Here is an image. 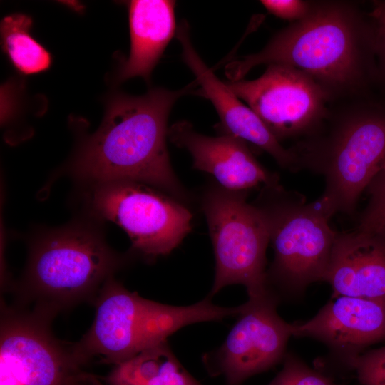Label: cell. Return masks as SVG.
Masks as SVG:
<instances>
[{"label": "cell", "instance_id": "10", "mask_svg": "<svg viewBox=\"0 0 385 385\" xmlns=\"http://www.w3.org/2000/svg\"><path fill=\"white\" fill-rule=\"evenodd\" d=\"M281 143L304 138L320 126L331 100L310 76L291 66L271 64L254 80L225 82Z\"/></svg>", "mask_w": 385, "mask_h": 385}, {"label": "cell", "instance_id": "17", "mask_svg": "<svg viewBox=\"0 0 385 385\" xmlns=\"http://www.w3.org/2000/svg\"><path fill=\"white\" fill-rule=\"evenodd\" d=\"M106 385H202L180 363L167 341L114 366Z\"/></svg>", "mask_w": 385, "mask_h": 385}, {"label": "cell", "instance_id": "4", "mask_svg": "<svg viewBox=\"0 0 385 385\" xmlns=\"http://www.w3.org/2000/svg\"><path fill=\"white\" fill-rule=\"evenodd\" d=\"M93 304V322L82 338L71 343L73 354L84 367L98 363L118 364L167 341L180 329L195 323L239 316L243 304L234 307L213 304L208 296L189 306H172L130 292L113 277L103 285Z\"/></svg>", "mask_w": 385, "mask_h": 385}, {"label": "cell", "instance_id": "13", "mask_svg": "<svg viewBox=\"0 0 385 385\" xmlns=\"http://www.w3.org/2000/svg\"><path fill=\"white\" fill-rule=\"evenodd\" d=\"M175 36L182 46V58L195 76L197 94L209 99L220 119L223 134L250 143L271 155L283 169L297 172L294 154L274 136L257 114L221 81L193 47L187 22L178 27Z\"/></svg>", "mask_w": 385, "mask_h": 385}, {"label": "cell", "instance_id": "18", "mask_svg": "<svg viewBox=\"0 0 385 385\" xmlns=\"http://www.w3.org/2000/svg\"><path fill=\"white\" fill-rule=\"evenodd\" d=\"M32 19L24 14L6 16L1 22L4 52L13 66L24 74L48 70L51 63L49 52L30 34Z\"/></svg>", "mask_w": 385, "mask_h": 385}, {"label": "cell", "instance_id": "15", "mask_svg": "<svg viewBox=\"0 0 385 385\" xmlns=\"http://www.w3.org/2000/svg\"><path fill=\"white\" fill-rule=\"evenodd\" d=\"M324 282L331 298L385 302V239L357 230L338 232Z\"/></svg>", "mask_w": 385, "mask_h": 385}, {"label": "cell", "instance_id": "6", "mask_svg": "<svg viewBox=\"0 0 385 385\" xmlns=\"http://www.w3.org/2000/svg\"><path fill=\"white\" fill-rule=\"evenodd\" d=\"M255 204L266 217L274 249L268 287L280 298H295L311 284L324 282L338 232L319 198L307 202L303 195L282 185L264 186Z\"/></svg>", "mask_w": 385, "mask_h": 385}, {"label": "cell", "instance_id": "21", "mask_svg": "<svg viewBox=\"0 0 385 385\" xmlns=\"http://www.w3.org/2000/svg\"><path fill=\"white\" fill-rule=\"evenodd\" d=\"M351 369L361 385H385V346L361 354Z\"/></svg>", "mask_w": 385, "mask_h": 385}, {"label": "cell", "instance_id": "24", "mask_svg": "<svg viewBox=\"0 0 385 385\" xmlns=\"http://www.w3.org/2000/svg\"><path fill=\"white\" fill-rule=\"evenodd\" d=\"M82 385H106L98 377L93 374L86 372Z\"/></svg>", "mask_w": 385, "mask_h": 385}, {"label": "cell", "instance_id": "19", "mask_svg": "<svg viewBox=\"0 0 385 385\" xmlns=\"http://www.w3.org/2000/svg\"><path fill=\"white\" fill-rule=\"evenodd\" d=\"M366 190L368 203L358 217L355 230L385 239V166Z\"/></svg>", "mask_w": 385, "mask_h": 385}, {"label": "cell", "instance_id": "7", "mask_svg": "<svg viewBox=\"0 0 385 385\" xmlns=\"http://www.w3.org/2000/svg\"><path fill=\"white\" fill-rule=\"evenodd\" d=\"M246 191L221 186L209 189L202 200L215 260L212 298L225 287L242 284L248 296L266 292V250L269 228L262 210L247 202Z\"/></svg>", "mask_w": 385, "mask_h": 385}, {"label": "cell", "instance_id": "20", "mask_svg": "<svg viewBox=\"0 0 385 385\" xmlns=\"http://www.w3.org/2000/svg\"><path fill=\"white\" fill-rule=\"evenodd\" d=\"M283 361L282 370L267 385H341L293 353H287Z\"/></svg>", "mask_w": 385, "mask_h": 385}, {"label": "cell", "instance_id": "23", "mask_svg": "<svg viewBox=\"0 0 385 385\" xmlns=\"http://www.w3.org/2000/svg\"><path fill=\"white\" fill-rule=\"evenodd\" d=\"M312 1L303 0H262L260 3L272 15L296 22L304 18L311 8Z\"/></svg>", "mask_w": 385, "mask_h": 385}, {"label": "cell", "instance_id": "11", "mask_svg": "<svg viewBox=\"0 0 385 385\" xmlns=\"http://www.w3.org/2000/svg\"><path fill=\"white\" fill-rule=\"evenodd\" d=\"M280 297L270 288L248 296L238 320L217 349L205 354L203 363L226 385H242L250 377L284 360L291 324L277 313Z\"/></svg>", "mask_w": 385, "mask_h": 385}, {"label": "cell", "instance_id": "16", "mask_svg": "<svg viewBox=\"0 0 385 385\" xmlns=\"http://www.w3.org/2000/svg\"><path fill=\"white\" fill-rule=\"evenodd\" d=\"M175 1L133 0L128 3L130 51L118 78L148 81L154 67L176 33Z\"/></svg>", "mask_w": 385, "mask_h": 385}, {"label": "cell", "instance_id": "12", "mask_svg": "<svg viewBox=\"0 0 385 385\" xmlns=\"http://www.w3.org/2000/svg\"><path fill=\"white\" fill-rule=\"evenodd\" d=\"M291 332L294 337L321 342L329 361L351 369L367 346L385 340V302L331 298L312 319L291 324Z\"/></svg>", "mask_w": 385, "mask_h": 385}, {"label": "cell", "instance_id": "3", "mask_svg": "<svg viewBox=\"0 0 385 385\" xmlns=\"http://www.w3.org/2000/svg\"><path fill=\"white\" fill-rule=\"evenodd\" d=\"M329 107L320 126L289 149L297 171L323 176L319 198L332 215L355 214L362 192L385 166V98L366 96Z\"/></svg>", "mask_w": 385, "mask_h": 385}, {"label": "cell", "instance_id": "2", "mask_svg": "<svg viewBox=\"0 0 385 385\" xmlns=\"http://www.w3.org/2000/svg\"><path fill=\"white\" fill-rule=\"evenodd\" d=\"M197 85L195 81L176 91L155 88L140 96H112L99 128L76 153L72 164L74 176L94 186L139 182L185 198L167 149V122L178 99L192 93Z\"/></svg>", "mask_w": 385, "mask_h": 385}, {"label": "cell", "instance_id": "22", "mask_svg": "<svg viewBox=\"0 0 385 385\" xmlns=\"http://www.w3.org/2000/svg\"><path fill=\"white\" fill-rule=\"evenodd\" d=\"M369 15L375 34L378 83L385 88V1H372Z\"/></svg>", "mask_w": 385, "mask_h": 385}, {"label": "cell", "instance_id": "9", "mask_svg": "<svg viewBox=\"0 0 385 385\" xmlns=\"http://www.w3.org/2000/svg\"><path fill=\"white\" fill-rule=\"evenodd\" d=\"M91 208L120 226L133 250L149 259L170 253L191 230L190 212L150 185L120 180L95 185Z\"/></svg>", "mask_w": 385, "mask_h": 385}, {"label": "cell", "instance_id": "14", "mask_svg": "<svg viewBox=\"0 0 385 385\" xmlns=\"http://www.w3.org/2000/svg\"><path fill=\"white\" fill-rule=\"evenodd\" d=\"M168 136L190 153L194 168L212 175L227 190L247 192L260 185H280L279 175L262 166L241 139L226 134L202 135L186 120L173 124Z\"/></svg>", "mask_w": 385, "mask_h": 385}, {"label": "cell", "instance_id": "5", "mask_svg": "<svg viewBox=\"0 0 385 385\" xmlns=\"http://www.w3.org/2000/svg\"><path fill=\"white\" fill-rule=\"evenodd\" d=\"M126 260L88 227L74 225L46 234L30 248L23 276L12 286V304L57 315L84 302L93 304Z\"/></svg>", "mask_w": 385, "mask_h": 385}, {"label": "cell", "instance_id": "1", "mask_svg": "<svg viewBox=\"0 0 385 385\" xmlns=\"http://www.w3.org/2000/svg\"><path fill=\"white\" fill-rule=\"evenodd\" d=\"M291 66L314 79L331 103L368 95L378 83L371 19L350 1H312L307 15L276 33L259 52L229 63L231 81L259 65Z\"/></svg>", "mask_w": 385, "mask_h": 385}, {"label": "cell", "instance_id": "8", "mask_svg": "<svg viewBox=\"0 0 385 385\" xmlns=\"http://www.w3.org/2000/svg\"><path fill=\"white\" fill-rule=\"evenodd\" d=\"M56 315L1 302L0 385H81L85 371L71 343L51 329Z\"/></svg>", "mask_w": 385, "mask_h": 385}]
</instances>
